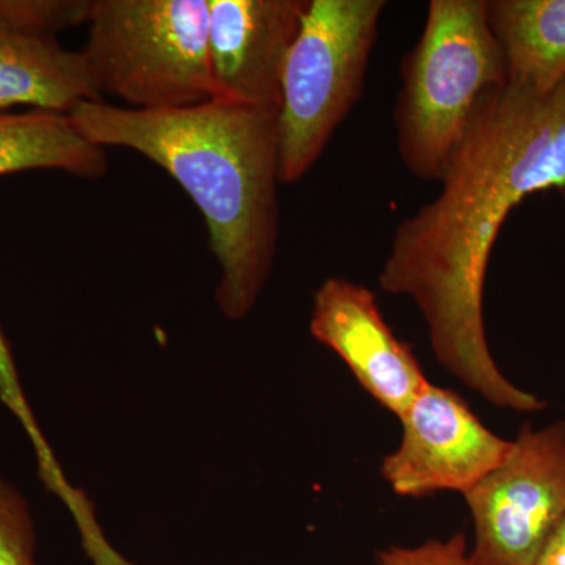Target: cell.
Returning <instances> with one entry per match:
<instances>
[{"instance_id":"8","label":"cell","mask_w":565,"mask_h":565,"mask_svg":"<svg viewBox=\"0 0 565 565\" xmlns=\"http://www.w3.org/2000/svg\"><path fill=\"white\" fill-rule=\"evenodd\" d=\"M310 0H210L212 98L280 109L286 58Z\"/></svg>"},{"instance_id":"9","label":"cell","mask_w":565,"mask_h":565,"mask_svg":"<svg viewBox=\"0 0 565 565\" xmlns=\"http://www.w3.org/2000/svg\"><path fill=\"white\" fill-rule=\"evenodd\" d=\"M310 332L332 349L382 407L401 416L429 381L411 345L394 334L366 286L330 277L315 294Z\"/></svg>"},{"instance_id":"6","label":"cell","mask_w":565,"mask_h":565,"mask_svg":"<svg viewBox=\"0 0 565 565\" xmlns=\"http://www.w3.org/2000/svg\"><path fill=\"white\" fill-rule=\"evenodd\" d=\"M476 565H537L565 515V419L520 429L503 465L463 494Z\"/></svg>"},{"instance_id":"14","label":"cell","mask_w":565,"mask_h":565,"mask_svg":"<svg viewBox=\"0 0 565 565\" xmlns=\"http://www.w3.org/2000/svg\"><path fill=\"white\" fill-rule=\"evenodd\" d=\"M93 0H0V20L22 31L55 33L87 24Z\"/></svg>"},{"instance_id":"16","label":"cell","mask_w":565,"mask_h":565,"mask_svg":"<svg viewBox=\"0 0 565 565\" xmlns=\"http://www.w3.org/2000/svg\"><path fill=\"white\" fill-rule=\"evenodd\" d=\"M375 561L379 565H476L463 534L448 541L430 539L418 546H390L377 552Z\"/></svg>"},{"instance_id":"15","label":"cell","mask_w":565,"mask_h":565,"mask_svg":"<svg viewBox=\"0 0 565 565\" xmlns=\"http://www.w3.org/2000/svg\"><path fill=\"white\" fill-rule=\"evenodd\" d=\"M36 533L29 505L0 476V565H36Z\"/></svg>"},{"instance_id":"13","label":"cell","mask_w":565,"mask_h":565,"mask_svg":"<svg viewBox=\"0 0 565 565\" xmlns=\"http://www.w3.org/2000/svg\"><path fill=\"white\" fill-rule=\"evenodd\" d=\"M0 401L7 405V408L21 423L22 429L28 434L36 455L39 475L44 487L51 493H54L62 503H73L77 498V487L71 484L65 473H63L57 457L52 451L44 434L41 433L39 422L33 416L32 407L25 399L13 353H11L10 343L6 333H3L2 326H0Z\"/></svg>"},{"instance_id":"12","label":"cell","mask_w":565,"mask_h":565,"mask_svg":"<svg viewBox=\"0 0 565 565\" xmlns=\"http://www.w3.org/2000/svg\"><path fill=\"white\" fill-rule=\"evenodd\" d=\"M29 170H61L98 180L107 172L106 148L85 137L70 115L0 111V177Z\"/></svg>"},{"instance_id":"2","label":"cell","mask_w":565,"mask_h":565,"mask_svg":"<svg viewBox=\"0 0 565 565\" xmlns=\"http://www.w3.org/2000/svg\"><path fill=\"white\" fill-rule=\"evenodd\" d=\"M68 115L93 143L140 152L184 189L221 267L218 308L230 321L250 313L280 232L278 111L210 99L169 110L88 102Z\"/></svg>"},{"instance_id":"1","label":"cell","mask_w":565,"mask_h":565,"mask_svg":"<svg viewBox=\"0 0 565 565\" xmlns=\"http://www.w3.org/2000/svg\"><path fill=\"white\" fill-rule=\"evenodd\" d=\"M437 199L394 233L379 285L422 311L437 362L497 407L546 403L512 384L486 337L484 286L505 218L527 196L565 189V81L545 95L505 82L476 106Z\"/></svg>"},{"instance_id":"11","label":"cell","mask_w":565,"mask_h":565,"mask_svg":"<svg viewBox=\"0 0 565 565\" xmlns=\"http://www.w3.org/2000/svg\"><path fill=\"white\" fill-rule=\"evenodd\" d=\"M509 84L545 95L565 81V0H486Z\"/></svg>"},{"instance_id":"5","label":"cell","mask_w":565,"mask_h":565,"mask_svg":"<svg viewBox=\"0 0 565 565\" xmlns=\"http://www.w3.org/2000/svg\"><path fill=\"white\" fill-rule=\"evenodd\" d=\"M385 0H310L286 58L278 109L280 181L313 169L363 96Z\"/></svg>"},{"instance_id":"10","label":"cell","mask_w":565,"mask_h":565,"mask_svg":"<svg viewBox=\"0 0 565 565\" xmlns=\"http://www.w3.org/2000/svg\"><path fill=\"white\" fill-rule=\"evenodd\" d=\"M88 102L103 95L81 51L0 20V111L28 106L68 115Z\"/></svg>"},{"instance_id":"3","label":"cell","mask_w":565,"mask_h":565,"mask_svg":"<svg viewBox=\"0 0 565 565\" xmlns=\"http://www.w3.org/2000/svg\"><path fill=\"white\" fill-rule=\"evenodd\" d=\"M401 79L394 109L401 161L419 180L440 181L482 95L508 82L486 0H433Z\"/></svg>"},{"instance_id":"7","label":"cell","mask_w":565,"mask_h":565,"mask_svg":"<svg viewBox=\"0 0 565 565\" xmlns=\"http://www.w3.org/2000/svg\"><path fill=\"white\" fill-rule=\"evenodd\" d=\"M397 418L403 437L382 476L401 497L470 492L512 451V441L487 429L460 394L430 382Z\"/></svg>"},{"instance_id":"17","label":"cell","mask_w":565,"mask_h":565,"mask_svg":"<svg viewBox=\"0 0 565 565\" xmlns=\"http://www.w3.org/2000/svg\"><path fill=\"white\" fill-rule=\"evenodd\" d=\"M537 565H565V515L546 542Z\"/></svg>"},{"instance_id":"4","label":"cell","mask_w":565,"mask_h":565,"mask_svg":"<svg viewBox=\"0 0 565 565\" xmlns=\"http://www.w3.org/2000/svg\"><path fill=\"white\" fill-rule=\"evenodd\" d=\"M82 57L99 93L134 110L210 102V0H93Z\"/></svg>"}]
</instances>
